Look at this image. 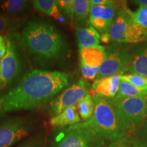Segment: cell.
Returning a JSON list of instances; mask_svg holds the SVG:
<instances>
[{"label":"cell","instance_id":"cell-1","mask_svg":"<svg viewBox=\"0 0 147 147\" xmlns=\"http://www.w3.org/2000/svg\"><path fill=\"white\" fill-rule=\"evenodd\" d=\"M68 75L57 70L35 69L0 95V116L41 107L69 84Z\"/></svg>","mask_w":147,"mask_h":147},{"label":"cell","instance_id":"cell-2","mask_svg":"<svg viewBox=\"0 0 147 147\" xmlns=\"http://www.w3.org/2000/svg\"><path fill=\"white\" fill-rule=\"evenodd\" d=\"M21 40L32 63L46 68L67 57L69 47L65 37L54 24L41 17H34L22 29Z\"/></svg>","mask_w":147,"mask_h":147},{"label":"cell","instance_id":"cell-3","mask_svg":"<svg viewBox=\"0 0 147 147\" xmlns=\"http://www.w3.org/2000/svg\"><path fill=\"white\" fill-rule=\"evenodd\" d=\"M92 97L95 103L94 113L84 123L106 141L115 142L127 136L115 108L109 100L104 97Z\"/></svg>","mask_w":147,"mask_h":147},{"label":"cell","instance_id":"cell-4","mask_svg":"<svg viewBox=\"0 0 147 147\" xmlns=\"http://www.w3.org/2000/svg\"><path fill=\"white\" fill-rule=\"evenodd\" d=\"M6 53L1 59L0 93L10 87L22 76L25 70V49L18 32L5 35Z\"/></svg>","mask_w":147,"mask_h":147},{"label":"cell","instance_id":"cell-5","mask_svg":"<svg viewBox=\"0 0 147 147\" xmlns=\"http://www.w3.org/2000/svg\"><path fill=\"white\" fill-rule=\"evenodd\" d=\"M106 140L84 123L54 127L48 141V147H104Z\"/></svg>","mask_w":147,"mask_h":147},{"label":"cell","instance_id":"cell-6","mask_svg":"<svg viewBox=\"0 0 147 147\" xmlns=\"http://www.w3.org/2000/svg\"><path fill=\"white\" fill-rule=\"evenodd\" d=\"M108 100L115 107L119 120L127 134H134L146 122L147 95Z\"/></svg>","mask_w":147,"mask_h":147},{"label":"cell","instance_id":"cell-7","mask_svg":"<svg viewBox=\"0 0 147 147\" xmlns=\"http://www.w3.org/2000/svg\"><path fill=\"white\" fill-rule=\"evenodd\" d=\"M110 41L116 44H138L147 41V29L134 21L131 11L125 6L117 8L110 27Z\"/></svg>","mask_w":147,"mask_h":147},{"label":"cell","instance_id":"cell-8","mask_svg":"<svg viewBox=\"0 0 147 147\" xmlns=\"http://www.w3.org/2000/svg\"><path fill=\"white\" fill-rule=\"evenodd\" d=\"M37 124L36 119L31 115L0 116V147H11L28 137Z\"/></svg>","mask_w":147,"mask_h":147},{"label":"cell","instance_id":"cell-9","mask_svg":"<svg viewBox=\"0 0 147 147\" xmlns=\"http://www.w3.org/2000/svg\"><path fill=\"white\" fill-rule=\"evenodd\" d=\"M105 47V59L100 67L96 79L115 74H126L131 59L132 46L115 44Z\"/></svg>","mask_w":147,"mask_h":147},{"label":"cell","instance_id":"cell-10","mask_svg":"<svg viewBox=\"0 0 147 147\" xmlns=\"http://www.w3.org/2000/svg\"><path fill=\"white\" fill-rule=\"evenodd\" d=\"M90 84L86 80H79L49 102L47 112L52 117L59 115L76 104L82 97L89 94Z\"/></svg>","mask_w":147,"mask_h":147},{"label":"cell","instance_id":"cell-11","mask_svg":"<svg viewBox=\"0 0 147 147\" xmlns=\"http://www.w3.org/2000/svg\"><path fill=\"white\" fill-rule=\"evenodd\" d=\"M116 10L117 7L113 1L104 5H93L91 3L89 22L91 26L94 27L100 36L109 34Z\"/></svg>","mask_w":147,"mask_h":147},{"label":"cell","instance_id":"cell-12","mask_svg":"<svg viewBox=\"0 0 147 147\" xmlns=\"http://www.w3.org/2000/svg\"><path fill=\"white\" fill-rule=\"evenodd\" d=\"M121 80V75L119 74L95 79L91 86L92 95L108 100L113 99L119 91Z\"/></svg>","mask_w":147,"mask_h":147},{"label":"cell","instance_id":"cell-13","mask_svg":"<svg viewBox=\"0 0 147 147\" xmlns=\"http://www.w3.org/2000/svg\"><path fill=\"white\" fill-rule=\"evenodd\" d=\"M127 74H136L147 77V41L132 47Z\"/></svg>","mask_w":147,"mask_h":147},{"label":"cell","instance_id":"cell-14","mask_svg":"<svg viewBox=\"0 0 147 147\" xmlns=\"http://www.w3.org/2000/svg\"><path fill=\"white\" fill-rule=\"evenodd\" d=\"M80 65L91 67H99L103 63L106 57V47L103 46L79 49Z\"/></svg>","mask_w":147,"mask_h":147},{"label":"cell","instance_id":"cell-15","mask_svg":"<svg viewBox=\"0 0 147 147\" xmlns=\"http://www.w3.org/2000/svg\"><path fill=\"white\" fill-rule=\"evenodd\" d=\"M80 121L81 119L77 111L76 106H73L52 117L50 120V125L53 127H65L80 123Z\"/></svg>","mask_w":147,"mask_h":147},{"label":"cell","instance_id":"cell-16","mask_svg":"<svg viewBox=\"0 0 147 147\" xmlns=\"http://www.w3.org/2000/svg\"><path fill=\"white\" fill-rule=\"evenodd\" d=\"M76 36L79 49L96 47L100 45V35L92 26L76 29Z\"/></svg>","mask_w":147,"mask_h":147},{"label":"cell","instance_id":"cell-17","mask_svg":"<svg viewBox=\"0 0 147 147\" xmlns=\"http://www.w3.org/2000/svg\"><path fill=\"white\" fill-rule=\"evenodd\" d=\"M32 5L35 10L41 13L64 21V18L57 0H34L32 1Z\"/></svg>","mask_w":147,"mask_h":147},{"label":"cell","instance_id":"cell-18","mask_svg":"<svg viewBox=\"0 0 147 147\" xmlns=\"http://www.w3.org/2000/svg\"><path fill=\"white\" fill-rule=\"evenodd\" d=\"M30 1L25 0H5L0 1V10L9 15L19 17L29 10Z\"/></svg>","mask_w":147,"mask_h":147},{"label":"cell","instance_id":"cell-19","mask_svg":"<svg viewBox=\"0 0 147 147\" xmlns=\"http://www.w3.org/2000/svg\"><path fill=\"white\" fill-rule=\"evenodd\" d=\"M24 20L20 17L9 15L0 12V35L16 33L23 25Z\"/></svg>","mask_w":147,"mask_h":147},{"label":"cell","instance_id":"cell-20","mask_svg":"<svg viewBox=\"0 0 147 147\" xmlns=\"http://www.w3.org/2000/svg\"><path fill=\"white\" fill-rule=\"evenodd\" d=\"M144 95H147V87L138 88L125 80H121L119 91L113 99L119 100L129 98V97L144 96Z\"/></svg>","mask_w":147,"mask_h":147},{"label":"cell","instance_id":"cell-21","mask_svg":"<svg viewBox=\"0 0 147 147\" xmlns=\"http://www.w3.org/2000/svg\"><path fill=\"white\" fill-rule=\"evenodd\" d=\"M77 111L82 120L87 121L91 119L94 113L95 103L91 95H86L76 104Z\"/></svg>","mask_w":147,"mask_h":147},{"label":"cell","instance_id":"cell-22","mask_svg":"<svg viewBox=\"0 0 147 147\" xmlns=\"http://www.w3.org/2000/svg\"><path fill=\"white\" fill-rule=\"evenodd\" d=\"M91 2L89 0H74V21L83 23L89 17Z\"/></svg>","mask_w":147,"mask_h":147},{"label":"cell","instance_id":"cell-23","mask_svg":"<svg viewBox=\"0 0 147 147\" xmlns=\"http://www.w3.org/2000/svg\"><path fill=\"white\" fill-rule=\"evenodd\" d=\"M47 129H42L29 136L16 147H45L47 142Z\"/></svg>","mask_w":147,"mask_h":147},{"label":"cell","instance_id":"cell-24","mask_svg":"<svg viewBox=\"0 0 147 147\" xmlns=\"http://www.w3.org/2000/svg\"><path fill=\"white\" fill-rule=\"evenodd\" d=\"M130 138L134 147H147V121Z\"/></svg>","mask_w":147,"mask_h":147},{"label":"cell","instance_id":"cell-25","mask_svg":"<svg viewBox=\"0 0 147 147\" xmlns=\"http://www.w3.org/2000/svg\"><path fill=\"white\" fill-rule=\"evenodd\" d=\"M121 79L138 88L147 87V77L136 74H126L121 75Z\"/></svg>","mask_w":147,"mask_h":147},{"label":"cell","instance_id":"cell-26","mask_svg":"<svg viewBox=\"0 0 147 147\" xmlns=\"http://www.w3.org/2000/svg\"><path fill=\"white\" fill-rule=\"evenodd\" d=\"M131 16L136 23L147 29V6H139L135 12L131 11Z\"/></svg>","mask_w":147,"mask_h":147},{"label":"cell","instance_id":"cell-27","mask_svg":"<svg viewBox=\"0 0 147 147\" xmlns=\"http://www.w3.org/2000/svg\"><path fill=\"white\" fill-rule=\"evenodd\" d=\"M61 12L69 20L74 18V0H57Z\"/></svg>","mask_w":147,"mask_h":147},{"label":"cell","instance_id":"cell-28","mask_svg":"<svg viewBox=\"0 0 147 147\" xmlns=\"http://www.w3.org/2000/svg\"><path fill=\"white\" fill-rule=\"evenodd\" d=\"M99 69V67H91L87 65H80L82 75L86 80H93L96 78L98 75Z\"/></svg>","mask_w":147,"mask_h":147},{"label":"cell","instance_id":"cell-29","mask_svg":"<svg viewBox=\"0 0 147 147\" xmlns=\"http://www.w3.org/2000/svg\"><path fill=\"white\" fill-rule=\"evenodd\" d=\"M106 147H134L132 144L131 138L127 136L115 142H111Z\"/></svg>","mask_w":147,"mask_h":147},{"label":"cell","instance_id":"cell-30","mask_svg":"<svg viewBox=\"0 0 147 147\" xmlns=\"http://www.w3.org/2000/svg\"><path fill=\"white\" fill-rule=\"evenodd\" d=\"M7 42L5 35H0V60L2 59L6 53Z\"/></svg>","mask_w":147,"mask_h":147},{"label":"cell","instance_id":"cell-31","mask_svg":"<svg viewBox=\"0 0 147 147\" xmlns=\"http://www.w3.org/2000/svg\"><path fill=\"white\" fill-rule=\"evenodd\" d=\"M111 1L110 0H91L90 2L93 5H104L110 3Z\"/></svg>","mask_w":147,"mask_h":147},{"label":"cell","instance_id":"cell-32","mask_svg":"<svg viewBox=\"0 0 147 147\" xmlns=\"http://www.w3.org/2000/svg\"><path fill=\"white\" fill-rule=\"evenodd\" d=\"M134 2L139 5V6H147V0H137Z\"/></svg>","mask_w":147,"mask_h":147},{"label":"cell","instance_id":"cell-33","mask_svg":"<svg viewBox=\"0 0 147 147\" xmlns=\"http://www.w3.org/2000/svg\"><path fill=\"white\" fill-rule=\"evenodd\" d=\"M1 60H0V73H1Z\"/></svg>","mask_w":147,"mask_h":147},{"label":"cell","instance_id":"cell-34","mask_svg":"<svg viewBox=\"0 0 147 147\" xmlns=\"http://www.w3.org/2000/svg\"><path fill=\"white\" fill-rule=\"evenodd\" d=\"M146 117H147V105H146Z\"/></svg>","mask_w":147,"mask_h":147}]
</instances>
